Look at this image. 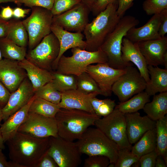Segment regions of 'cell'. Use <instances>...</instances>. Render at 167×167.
<instances>
[{
	"label": "cell",
	"instance_id": "6da1fadb",
	"mask_svg": "<svg viewBox=\"0 0 167 167\" xmlns=\"http://www.w3.org/2000/svg\"><path fill=\"white\" fill-rule=\"evenodd\" d=\"M49 137L37 138L17 132L6 142L11 161L16 167H35L48 149Z\"/></svg>",
	"mask_w": 167,
	"mask_h": 167
},
{
	"label": "cell",
	"instance_id": "7a4b0ae2",
	"mask_svg": "<svg viewBox=\"0 0 167 167\" xmlns=\"http://www.w3.org/2000/svg\"><path fill=\"white\" fill-rule=\"evenodd\" d=\"M118 7L117 0L111 2L86 25L83 32L87 44L86 50H98L114 29L121 18L117 13Z\"/></svg>",
	"mask_w": 167,
	"mask_h": 167
},
{
	"label": "cell",
	"instance_id": "3957f363",
	"mask_svg": "<svg viewBox=\"0 0 167 167\" xmlns=\"http://www.w3.org/2000/svg\"><path fill=\"white\" fill-rule=\"evenodd\" d=\"M100 118L95 114L81 110L61 108L55 117L58 136L69 141L77 140Z\"/></svg>",
	"mask_w": 167,
	"mask_h": 167
},
{
	"label": "cell",
	"instance_id": "277c9868",
	"mask_svg": "<svg viewBox=\"0 0 167 167\" xmlns=\"http://www.w3.org/2000/svg\"><path fill=\"white\" fill-rule=\"evenodd\" d=\"M139 24L138 19L132 16H123L100 47L99 49L105 54L108 58L107 63L111 67L122 69L128 65L133 64L131 62H125L122 60L121 47L122 40L128 31Z\"/></svg>",
	"mask_w": 167,
	"mask_h": 167
},
{
	"label": "cell",
	"instance_id": "5b68a950",
	"mask_svg": "<svg viewBox=\"0 0 167 167\" xmlns=\"http://www.w3.org/2000/svg\"><path fill=\"white\" fill-rule=\"evenodd\" d=\"M76 143L81 154L106 156L115 164L119 148L98 128L89 127Z\"/></svg>",
	"mask_w": 167,
	"mask_h": 167
},
{
	"label": "cell",
	"instance_id": "8992f818",
	"mask_svg": "<svg viewBox=\"0 0 167 167\" xmlns=\"http://www.w3.org/2000/svg\"><path fill=\"white\" fill-rule=\"evenodd\" d=\"M71 51V56L66 57L63 55L60 58L56 72L77 76L86 72L87 67L89 65L94 63H108L106 55L100 49L91 52L75 47L72 48Z\"/></svg>",
	"mask_w": 167,
	"mask_h": 167
},
{
	"label": "cell",
	"instance_id": "52a82bcc",
	"mask_svg": "<svg viewBox=\"0 0 167 167\" xmlns=\"http://www.w3.org/2000/svg\"><path fill=\"white\" fill-rule=\"evenodd\" d=\"M31 15L22 21L28 36L30 49L35 47L46 36L51 32L53 15L51 11L39 6L31 8Z\"/></svg>",
	"mask_w": 167,
	"mask_h": 167
},
{
	"label": "cell",
	"instance_id": "ba28073f",
	"mask_svg": "<svg viewBox=\"0 0 167 167\" xmlns=\"http://www.w3.org/2000/svg\"><path fill=\"white\" fill-rule=\"evenodd\" d=\"M94 126L116 143L120 148L131 150L132 146L127 136L125 114L118 109L115 108L108 115L97 119Z\"/></svg>",
	"mask_w": 167,
	"mask_h": 167
},
{
	"label": "cell",
	"instance_id": "9c48e42d",
	"mask_svg": "<svg viewBox=\"0 0 167 167\" xmlns=\"http://www.w3.org/2000/svg\"><path fill=\"white\" fill-rule=\"evenodd\" d=\"M47 152L58 167H77L81 163L82 154L76 142L67 140L59 136L49 137Z\"/></svg>",
	"mask_w": 167,
	"mask_h": 167
},
{
	"label": "cell",
	"instance_id": "30bf717a",
	"mask_svg": "<svg viewBox=\"0 0 167 167\" xmlns=\"http://www.w3.org/2000/svg\"><path fill=\"white\" fill-rule=\"evenodd\" d=\"M125 72L113 84L112 92L120 102L125 101L134 95L144 91L147 82L133 64L127 66Z\"/></svg>",
	"mask_w": 167,
	"mask_h": 167
},
{
	"label": "cell",
	"instance_id": "8fae6325",
	"mask_svg": "<svg viewBox=\"0 0 167 167\" xmlns=\"http://www.w3.org/2000/svg\"><path fill=\"white\" fill-rule=\"evenodd\" d=\"M59 41L52 33L45 36L26 55V59L38 67L51 71L59 52Z\"/></svg>",
	"mask_w": 167,
	"mask_h": 167
},
{
	"label": "cell",
	"instance_id": "7c38bea8",
	"mask_svg": "<svg viewBox=\"0 0 167 167\" xmlns=\"http://www.w3.org/2000/svg\"><path fill=\"white\" fill-rule=\"evenodd\" d=\"M90 9L81 2L67 11L54 15L53 22L65 30L82 32L88 23Z\"/></svg>",
	"mask_w": 167,
	"mask_h": 167
},
{
	"label": "cell",
	"instance_id": "4fadbf2b",
	"mask_svg": "<svg viewBox=\"0 0 167 167\" xmlns=\"http://www.w3.org/2000/svg\"><path fill=\"white\" fill-rule=\"evenodd\" d=\"M18 132L39 138L58 136L55 118L47 117L29 112L27 119L19 127Z\"/></svg>",
	"mask_w": 167,
	"mask_h": 167
},
{
	"label": "cell",
	"instance_id": "5bb4252c",
	"mask_svg": "<svg viewBox=\"0 0 167 167\" xmlns=\"http://www.w3.org/2000/svg\"><path fill=\"white\" fill-rule=\"evenodd\" d=\"M125 71V68L116 69L110 66L107 63H99L95 65H89L86 72L96 83L101 95L110 96L112 93L113 84Z\"/></svg>",
	"mask_w": 167,
	"mask_h": 167
},
{
	"label": "cell",
	"instance_id": "9a60e30c",
	"mask_svg": "<svg viewBox=\"0 0 167 167\" xmlns=\"http://www.w3.org/2000/svg\"><path fill=\"white\" fill-rule=\"evenodd\" d=\"M34 95L32 85L27 77L18 88L11 93L6 105L2 109V120L5 121L10 116L27 105Z\"/></svg>",
	"mask_w": 167,
	"mask_h": 167
},
{
	"label": "cell",
	"instance_id": "2e32d148",
	"mask_svg": "<svg viewBox=\"0 0 167 167\" xmlns=\"http://www.w3.org/2000/svg\"><path fill=\"white\" fill-rule=\"evenodd\" d=\"M27 77L19 61L6 58L0 61V81L11 93L15 91Z\"/></svg>",
	"mask_w": 167,
	"mask_h": 167
},
{
	"label": "cell",
	"instance_id": "e0dca14e",
	"mask_svg": "<svg viewBox=\"0 0 167 167\" xmlns=\"http://www.w3.org/2000/svg\"><path fill=\"white\" fill-rule=\"evenodd\" d=\"M50 29L58 39L60 45L58 56L52 66V69L56 70L60 58L68 49L75 47L85 49L87 44L83 40L84 36L82 32H71L53 22Z\"/></svg>",
	"mask_w": 167,
	"mask_h": 167
},
{
	"label": "cell",
	"instance_id": "ac0fdd59",
	"mask_svg": "<svg viewBox=\"0 0 167 167\" xmlns=\"http://www.w3.org/2000/svg\"><path fill=\"white\" fill-rule=\"evenodd\" d=\"M148 65H164L167 56V36L137 42Z\"/></svg>",
	"mask_w": 167,
	"mask_h": 167
},
{
	"label": "cell",
	"instance_id": "d6986e66",
	"mask_svg": "<svg viewBox=\"0 0 167 167\" xmlns=\"http://www.w3.org/2000/svg\"><path fill=\"white\" fill-rule=\"evenodd\" d=\"M126 132L129 143H136L147 131L155 128L156 121L138 112L125 114Z\"/></svg>",
	"mask_w": 167,
	"mask_h": 167
},
{
	"label": "cell",
	"instance_id": "ffe728a7",
	"mask_svg": "<svg viewBox=\"0 0 167 167\" xmlns=\"http://www.w3.org/2000/svg\"><path fill=\"white\" fill-rule=\"evenodd\" d=\"M61 93V100L58 104L61 108L76 109L95 114L91 105V100L99 95L97 93H86L77 89Z\"/></svg>",
	"mask_w": 167,
	"mask_h": 167
},
{
	"label": "cell",
	"instance_id": "44dd1931",
	"mask_svg": "<svg viewBox=\"0 0 167 167\" xmlns=\"http://www.w3.org/2000/svg\"><path fill=\"white\" fill-rule=\"evenodd\" d=\"M122 58L125 62H131L137 67L147 84L150 81L148 65L141 53L137 43H134L125 37L122 40L121 47Z\"/></svg>",
	"mask_w": 167,
	"mask_h": 167
},
{
	"label": "cell",
	"instance_id": "7402d4cb",
	"mask_svg": "<svg viewBox=\"0 0 167 167\" xmlns=\"http://www.w3.org/2000/svg\"><path fill=\"white\" fill-rule=\"evenodd\" d=\"M161 21L160 13L154 15L143 26L130 29L125 37L134 43L160 38L159 30Z\"/></svg>",
	"mask_w": 167,
	"mask_h": 167
},
{
	"label": "cell",
	"instance_id": "603a6c76",
	"mask_svg": "<svg viewBox=\"0 0 167 167\" xmlns=\"http://www.w3.org/2000/svg\"><path fill=\"white\" fill-rule=\"evenodd\" d=\"M35 97L34 95L27 105L10 116L3 123L1 124L0 129L4 143L16 134L19 127L26 120L29 107Z\"/></svg>",
	"mask_w": 167,
	"mask_h": 167
},
{
	"label": "cell",
	"instance_id": "cb8c5ba5",
	"mask_svg": "<svg viewBox=\"0 0 167 167\" xmlns=\"http://www.w3.org/2000/svg\"><path fill=\"white\" fill-rule=\"evenodd\" d=\"M20 66L26 71L34 92L47 83L52 81V71L41 68L26 58L19 61Z\"/></svg>",
	"mask_w": 167,
	"mask_h": 167
},
{
	"label": "cell",
	"instance_id": "d4e9b609",
	"mask_svg": "<svg viewBox=\"0 0 167 167\" xmlns=\"http://www.w3.org/2000/svg\"><path fill=\"white\" fill-rule=\"evenodd\" d=\"M150 81L144 91L150 96L167 92V69L148 65Z\"/></svg>",
	"mask_w": 167,
	"mask_h": 167
},
{
	"label": "cell",
	"instance_id": "484cf974",
	"mask_svg": "<svg viewBox=\"0 0 167 167\" xmlns=\"http://www.w3.org/2000/svg\"><path fill=\"white\" fill-rule=\"evenodd\" d=\"M153 96L152 101L147 103L143 109L149 118L156 121L167 113V92Z\"/></svg>",
	"mask_w": 167,
	"mask_h": 167
},
{
	"label": "cell",
	"instance_id": "4316f807",
	"mask_svg": "<svg viewBox=\"0 0 167 167\" xmlns=\"http://www.w3.org/2000/svg\"><path fill=\"white\" fill-rule=\"evenodd\" d=\"M6 38L18 45L26 47L28 43V36L22 21L18 19L8 21Z\"/></svg>",
	"mask_w": 167,
	"mask_h": 167
},
{
	"label": "cell",
	"instance_id": "83f0119b",
	"mask_svg": "<svg viewBox=\"0 0 167 167\" xmlns=\"http://www.w3.org/2000/svg\"><path fill=\"white\" fill-rule=\"evenodd\" d=\"M156 148V128L146 132L132 146L131 151L140 158L142 155L155 150Z\"/></svg>",
	"mask_w": 167,
	"mask_h": 167
},
{
	"label": "cell",
	"instance_id": "f1b7e54d",
	"mask_svg": "<svg viewBox=\"0 0 167 167\" xmlns=\"http://www.w3.org/2000/svg\"><path fill=\"white\" fill-rule=\"evenodd\" d=\"M150 96L145 91L136 94L127 101L116 105L117 109L125 114L138 112L143 109L145 105L150 102Z\"/></svg>",
	"mask_w": 167,
	"mask_h": 167
},
{
	"label": "cell",
	"instance_id": "f546056e",
	"mask_svg": "<svg viewBox=\"0 0 167 167\" xmlns=\"http://www.w3.org/2000/svg\"><path fill=\"white\" fill-rule=\"evenodd\" d=\"M0 49L4 58L20 61L26 55V47L19 46L5 37L0 38Z\"/></svg>",
	"mask_w": 167,
	"mask_h": 167
},
{
	"label": "cell",
	"instance_id": "4dcf8cb0",
	"mask_svg": "<svg viewBox=\"0 0 167 167\" xmlns=\"http://www.w3.org/2000/svg\"><path fill=\"white\" fill-rule=\"evenodd\" d=\"M156 148L158 155L162 157L167 164V116L156 121Z\"/></svg>",
	"mask_w": 167,
	"mask_h": 167
},
{
	"label": "cell",
	"instance_id": "1f68e13d",
	"mask_svg": "<svg viewBox=\"0 0 167 167\" xmlns=\"http://www.w3.org/2000/svg\"><path fill=\"white\" fill-rule=\"evenodd\" d=\"M60 109L58 104L36 96L30 105L28 112L47 117L55 118Z\"/></svg>",
	"mask_w": 167,
	"mask_h": 167
},
{
	"label": "cell",
	"instance_id": "d6a6232c",
	"mask_svg": "<svg viewBox=\"0 0 167 167\" xmlns=\"http://www.w3.org/2000/svg\"><path fill=\"white\" fill-rule=\"evenodd\" d=\"M52 82L55 88L61 92L77 89L76 76L52 72Z\"/></svg>",
	"mask_w": 167,
	"mask_h": 167
},
{
	"label": "cell",
	"instance_id": "836d02e7",
	"mask_svg": "<svg viewBox=\"0 0 167 167\" xmlns=\"http://www.w3.org/2000/svg\"><path fill=\"white\" fill-rule=\"evenodd\" d=\"M35 96L54 104H58L61 98V93L55 87L52 81L49 82L35 92Z\"/></svg>",
	"mask_w": 167,
	"mask_h": 167
},
{
	"label": "cell",
	"instance_id": "e575fe53",
	"mask_svg": "<svg viewBox=\"0 0 167 167\" xmlns=\"http://www.w3.org/2000/svg\"><path fill=\"white\" fill-rule=\"evenodd\" d=\"M91 103L95 113L100 118L110 114L116 105L114 100L108 98L100 99L96 97L91 99Z\"/></svg>",
	"mask_w": 167,
	"mask_h": 167
},
{
	"label": "cell",
	"instance_id": "d590c367",
	"mask_svg": "<svg viewBox=\"0 0 167 167\" xmlns=\"http://www.w3.org/2000/svg\"><path fill=\"white\" fill-rule=\"evenodd\" d=\"M77 89L86 93L96 92L101 95L97 84L86 72L76 76Z\"/></svg>",
	"mask_w": 167,
	"mask_h": 167
},
{
	"label": "cell",
	"instance_id": "8d00e7d4",
	"mask_svg": "<svg viewBox=\"0 0 167 167\" xmlns=\"http://www.w3.org/2000/svg\"><path fill=\"white\" fill-rule=\"evenodd\" d=\"M139 158L127 149L119 148L114 167H130L139 161Z\"/></svg>",
	"mask_w": 167,
	"mask_h": 167
},
{
	"label": "cell",
	"instance_id": "74e56055",
	"mask_svg": "<svg viewBox=\"0 0 167 167\" xmlns=\"http://www.w3.org/2000/svg\"><path fill=\"white\" fill-rule=\"evenodd\" d=\"M143 8L148 15L160 14L167 9V0H145L143 3Z\"/></svg>",
	"mask_w": 167,
	"mask_h": 167
},
{
	"label": "cell",
	"instance_id": "f35d334b",
	"mask_svg": "<svg viewBox=\"0 0 167 167\" xmlns=\"http://www.w3.org/2000/svg\"><path fill=\"white\" fill-rule=\"evenodd\" d=\"M81 2V0H54L51 11L53 15L62 14Z\"/></svg>",
	"mask_w": 167,
	"mask_h": 167
},
{
	"label": "cell",
	"instance_id": "ab89813d",
	"mask_svg": "<svg viewBox=\"0 0 167 167\" xmlns=\"http://www.w3.org/2000/svg\"><path fill=\"white\" fill-rule=\"evenodd\" d=\"M110 163L107 157L100 155L88 156L84 162V167H107Z\"/></svg>",
	"mask_w": 167,
	"mask_h": 167
},
{
	"label": "cell",
	"instance_id": "60d3db41",
	"mask_svg": "<svg viewBox=\"0 0 167 167\" xmlns=\"http://www.w3.org/2000/svg\"><path fill=\"white\" fill-rule=\"evenodd\" d=\"M15 4H24L25 6L32 8L39 6L51 10L54 4V0H15Z\"/></svg>",
	"mask_w": 167,
	"mask_h": 167
},
{
	"label": "cell",
	"instance_id": "b9f144b4",
	"mask_svg": "<svg viewBox=\"0 0 167 167\" xmlns=\"http://www.w3.org/2000/svg\"><path fill=\"white\" fill-rule=\"evenodd\" d=\"M158 155L156 150L141 156L139 160L141 167H155Z\"/></svg>",
	"mask_w": 167,
	"mask_h": 167
},
{
	"label": "cell",
	"instance_id": "7bdbcfd3",
	"mask_svg": "<svg viewBox=\"0 0 167 167\" xmlns=\"http://www.w3.org/2000/svg\"><path fill=\"white\" fill-rule=\"evenodd\" d=\"M116 0H96L91 10L93 16H96L104 11L108 5Z\"/></svg>",
	"mask_w": 167,
	"mask_h": 167
},
{
	"label": "cell",
	"instance_id": "ee69618b",
	"mask_svg": "<svg viewBox=\"0 0 167 167\" xmlns=\"http://www.w3.org/2000/svg\"><path fill=\"white\" fill-rule=\"evenodd\" d=\"M35 167H58V166L47 151L41 157Z\"/></svg>",
	"mask_w": 167,
	"mask_h": 167
},
{
	"label": "cell",
	"instance_id": "f6af8a7d",
	"mask_svg": "<svg viewBox=\"0 0 167 167\" xmlns=\"http://www.w3.org/2000/svg\"><path fill=\"white\" fill-rule=\"evenodd\" d=\"M134 0H117L118 7L117 12L120 17L124 16L126 11L132 6Z\"/></svg>",
	"mask_w": 167,
	"mask_h": 167
},
{
	"label": "cell",
	"instance_id": "bcb514c9",
	"mask_svg": "<svg viewBox=\"0 0 167 167\" xmlns=\"http://www.w3.org/2000/svg\"><path fill=\"white\" fill-rule=\"evenodd\" d=\"M11 93L0 81V106L2 108L6 105Z\"/></svg>",
	"mask_w": 167,
	"mask_h": 167
},
{
	"label": "cell",
	"instance_id": "7dc6e473",
	"mask_svg": "<svg viewBox=\"0 0 167 167\" xmlns=\"http://www.w3.org/2000/svg\"><path fill=\"white\" fill-rule=\"evenodd\" d=\"M160 14L161 21L159 28V33L161 37L165 36L167 32V9L163 10Z\"/></svg>",
	"mask_w": 167,
	"mask_h": 167
},
{
	"label": "cell",
	"instance_id": "c3c4849f",
	"mask_svg": "<svg viewBox=\"0 0 167 167\" xmlns=\"http://www.w3.org/2000/svg\"><path fill=\"white\" fill-rule=\"evenodd\" d=\"M30 11V9H24L19 7H16L13 9V16L17 19L24 18Z\"/></svg>",
	"mask_w": 167,
	"mask_h": 167
},
{
	"label": "cell",
	"instance_id": "681fc988",
	"mask_svg": "<svg viewBox=\"0 0 167 167\" xmlns=\"http://www.w3.org/2000/svg\"><path fill=\"white\" fill-rule=\"evenodd\" d=\"M0 15L2 19L8 20L13 16V9L9 6L2 7Z\"/></svg>",
	"mask_w": 167,
	"mask_h": 167
},
{
	"label": "cell",
	"instance_id": "f907efd6",
	"mask_svg": "<svg viewBox=\"0 0 167 167\" xmlns=\"http://www.w3.org/2000/svg\"><path fill=\"white\" fill-rule=\"evenodd\" d=\"M2 150L0 148V167H16L11 161H7Z\"/></svg>",
	"mask_w": 167,
	"mask_h": 167
},
{
	"label": "cell",
	"instance_id": "816d5d0a",
	"mask_svg": "<svg viewBox=\"0 0 167 167\" xmlns=\"http://www.w3.org/2000/svg\"><path fill=\"white\" fill-rule=\"evenodd\" d=\"M8 24V21L2 19L0 15V38L5 37Z\"/></svg>",
	"mask_w": 167,
	"mask_h": 167
},
{
	"label": "cell",
	"instance_id": "f5cc1de1",
	"mask_svg": "<svg viewBox=\"0 0 167 167\" xmlns=\"http://www.w3.org/2000/svg\"><path fill=\"white\" fill-rule=\"evenodd\" d=\"M166 164L162 156L158 155L156 160L155 167H166Z\"/></svg>",
	"mask_w": 167,
	"mask_h": 167
},
{
	"label": "cell",
	"instance_id": "db71d44e",
	"mask_svg": "<svg viewBox=\"0 0 167 167\" xmlns=\"http://www.w3.org/2000/svg\"><path fill=\"white\" fill-rule=\"evenodd\" d=\"M81 2L91 10L96 0H81Z\"/></svg>",
	"mask_w": 167,
	"mask_h": 167
},
{
	"label": "cell",
	"instance_id": "11a10c76",
	"mask_svg": "<svg viewBox=\"0 0 167 167\" xmlns=\"http://www.w3.org/2000/svg\"><path fill=\"white\" fill-rule=\"evenodd\" d=\"M4 143L0 129V148L2 150L4 149L5 148Z\"/></svg>",
	"mask_w": 167,
	"mask_h": 167
},
{
	"label": "cell",
	"instance_id": "9f6ffc18",
	"mask_svg": "<svg viewBox=\"0 0 167 167\" xmlns=\"http://www.w3.org/2000/svg\"><path fill=\"white\" fill-rule=\"evenodd\" d=\"M8 2H13L15 3V0H0V4L2 3H6Z\"/></svg>",
	"mask_w": 167,
	"mask_h": 167
},
{
	"label": "cell",
	"instance_id": "6f0895ef",
	"mask_svg": "<svg viewBox=\"0 0 167 167\" xmlns=\"http://www.w3.org/2000/svg\"><path fill=\"white\" fill-rule=\"evenodd\" d=\"M2 108L1 106H0V126L1 124V122L2 120Z\"/></svg>",
	"mask_w": 167,
	"mask_h": 167
},
{
	"label": "cell",
	"instance_id": "680465c9",
	"mask_svg": "<svg viewBox=\"0 0 167 167\" xmlns=\"http://www.w3.org/2000/svg\"><path fill=\"white\" fill-rule=\"evenodd\" d=\"M2 53L1 51V50L0 49V61L2 59Z\"/></svg>",
	"mask_w": 167,
	"mask_h": 167
}]
</instances>
